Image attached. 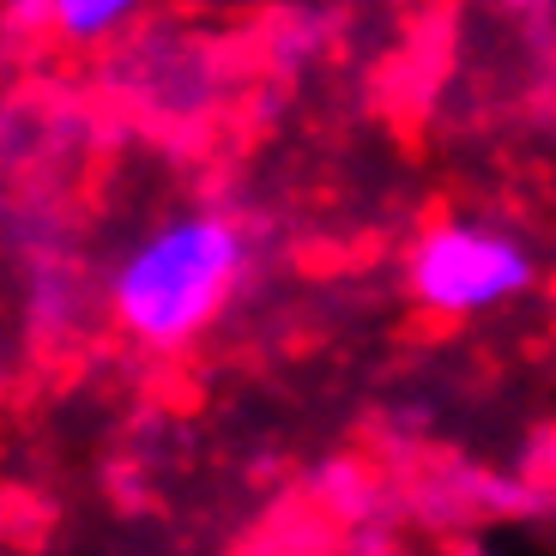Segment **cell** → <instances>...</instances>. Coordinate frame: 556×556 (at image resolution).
<instances>
[{
  "label": "cell",
  "instance_id": "cell-3",
  "mask_svg": "<svg viewBox=\"0 0 556 556\" xmlns=\"http://www.w3.org/2000/svg\"><path fill=\"white\" fill-rule=\"evenodd\" d=\"M139 0H55V25L67 30V37H103V30H115L127 13H134Z\"/></svg>",
  "mask_w": 556,
  "mask_h": 556
},
{
  "label": "cell",
  "instance_id": "cell-2",
  "mask_svg": "<svg viewBox=\"0 0 556 556\" xmlns=\"http://www.w3.org/2000/svg\"><path fill=\"white\" fill-rule=\"evenodd\" d=\"M527 254L496 230H466L447 224L435 230L424 249L412 254V291L442 315H478V308L508 303L515 291H527Z\"/></svg>",
  "mask_w": 556,
  "mask_h": 556
},
{
  "label": "cell",
  "instance_id": "cell-1",
  "mask_svg": "<svg viewBox=\"0 0 556 556\" xmlns=\"http://www.w3.org/2000/svg\"><path fill=\"white\" fill-rule=\"evenodd\" d=\"M242 273V237L224 218H176L115 273V315L146 345L194 339Z\"/></svg>",
  "mask_w": 556,
  "mask_h": 556
}]
</instances>
